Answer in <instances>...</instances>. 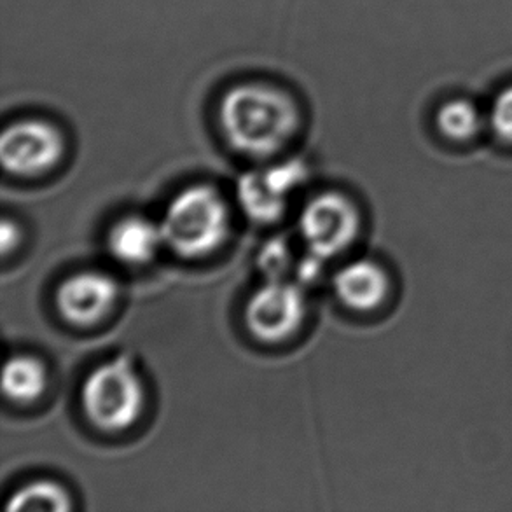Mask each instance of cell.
<instances>
[{
	"label": "cell",
	"mask_w": 512,
	"mask_h": 512,
	"mask_svg": "<svg viewBox=\"0 0 512 512\" xmlns=\"http://www.w3.org/2000/svg\"><path fill=\"white\" fill-rule=\"evenodd\" d=\"M69 509V493L55 481H34L14 492L7 502L9 512H65Z\"/></svg>",
	"instance_id": "obj_12"
},
{
	"label": "cell",
	"mask_w": 512,
	"mask_h": 512,
	"mask_svg": "<svg viewBox=\"0 0 512 512\" xmlns=\"http://www.w3.org/2000/svg\"><path fill=\"white\" fill-rule=\"evenodd\" d=\"M292 254L291 245L284 238H273L264 243L259 252V266L264 271L268 280H280L285 273L291 270Z\"/></svg>",
	"instance_id": "obj_15"
},
{
	"label": "cell",
	"mask_w": 512,
	"mask_h": 512,
	"mask_svg": "<svg viewBox=\"0 0 512 512\" xmlns=\"http://www.w3.org/2000/svg\"><path fill=\"white\" fill-rule=\"evenodd\" d=\"M62 132L46 119H20L0 137V161L7 173L32 177L55 167L62 158Z\"/></svg>",
	"instance_id": "obj_5"
},
{
	"label": "cell",
	"mask_w": 512,
	"mask_h": 512,
	"mask_svg": "<svg viewBox=\"0 0 512 512\" xmlns=\"http://www.w3.org/2000/svg\"><path fill=\"white\" fill-rule=\"evenodd\" d=\"M437 128L451 140H469L478 135L485 118L467 98H453L441 105L436 116Z\"/></svg>",
	"instance_id": "obj_13"
},
{
	"label": "cell",
	"mask_w": 512,
	"mask_h": 512,
	"mask_svg": "<svg viewBox=\"0 0 512 512\" xmlns=\"http://www.w3.org/2000/svg\"><path fill=\"white\" fill-rule=\"evenodd\" d=\"M390 291L387 273L371 259L343 266L334 277V292L348 308L369 312L385 301Z\"/></svg>",
	"instance_id": "obj_8"
},
{
	"label": "cell",
	"mask_w": 512,
	"mask_h": 512,
	"mask_svg": "<svg viewBox=\"0 0 512 512\" xmlns=\"http://www.w3.org/2000/svg\"><path fill=\"white\" fill-rule=\"evenodd\" d=\"M236 196L242 205L243 212L256 222L278 221L287 207V200L271 191L268 184L264 182L261 172L242 175L236 184Z\"/></svg>",
	"instance_id": "obj_11"
},
{
	"label": "cell",
	"mask_w": 512,
	"mask_h": 512,
	"mask_svg": "<svg viewBox=\"0 0 512 512\" xmlns=\"http://www.w3.org/2000/svg\"><path fill=\"white\" fill-rule=\"evenodd\" d=\"M118 292L116 280L107 273L83 271L63 280L56 292V306L70 324L93 326L111 312Z\"/></svg>",
	"instance_id": "obj_7"
},
{
	"label": "cell",
	"mask_w": 512,
	"mask_h": 512,
	"mask_svg": "<svg viewBox=\"0 0 512 512\" xmlns=\"http://www.w3.org/2000/svg\"><path fill=\"white\" fill-rule=\"evenodd\" d=\"M324 263H326V259H322V257L317 256V254L310 252V254L298 264L299 280L305 282V284L315 282V280L322 275V271H324Z\"/></svg>",
	"instance_id": "obj_17"
},
{
	"label": "cell",
	"mask_w": 512,
	"mask_h": 512,
	"mask_svg": "<svg viewBox=\"0 0 512 512\" xmlns=\"http://www.w3.org/2000/svg\"><path fill=\"white\" fill-rule=\"evenodd\" d=\"M360 215L340 193H324L306 203L299 215V235L308 252L322 259L338 256L359 235Z\"/></svg>",
	"instance_id": "obj_4"
},
{
	"label": "cell",
	"mask_w": 512,
	"mask_h": 512,
	"mask_svg": "<svg viewBox=\"0 0 512 512\" xmlns=\"http://www.w3.org/2000/svg\"><path fill=\"white\" fill-rule=\"evenodd\" d=\"M160 226L165 245L175 254L207 256L228 236V205L214 187H187L170 201Z\"/></svg>",
	"instance_id": "obj_2"
},
{
	"label": "cell",
	"mask_w": 512,
	"mask_h": 512,
	"mask_svg": "<svg viewBox=\"0 0 512 512\" xmlns=\"http://www.w3.org/2000/svg\"><path fill=\"white\" fill-rule=\"evenodd\" d=\"M299 119L291 93L263 81L231 86L219 104L224 139L238 153L256 158L280 153L298 132Z\"/></svg>",
	"instance_id": "obj_1"
},
{
	"label": "cell",
	"mask_w": 512,
	"mask_h": 512,
	"mask_svg": "<svg viewBox=\"0 0 512 512\" xmlns=\"http://www.w3.org/2000/svg\"><path fill=\"white\" fill-rule=\"evenodd\" d=\"M488 123L499 139L512 142V84L493 98Z\"/></svg>",
	"instance_id": "obj_16"
},
{
	"label": "cell",
	"mask_w": 512,
	"mask_h": 512,
	"mask_svg": "<svg viewBox=\"0 0 512 512\" xmlns=\"http://www.w3.org/2000/svg\"><path fill=\"white\" fill-rule=\"evenodd\" d=\"M306 313L305 292L301 285L268 280L245 306V324L257 340L277 343L298 331Z\"/></svg>",
	"instance_id": "obj_6"
},
{
	"label": "cell",
	"mask_w": 512,
	"mask_h": 512,
	"mask_svg": "<svg viewBox=\"0 0 512 512\" xmlns=\"http://www.w3.org/2000/svg\"><path fill=\"white\" fill-rule=\"evenodd\" d=\"M83 408L95 427L118 432L132 427L144 408V385L125 357L104 362L83 385Z\"/></svg>",
	"instance_id": "obj_3"
},
{
	"label": "cell",
	"mask_w": 512,
	"mask_h": 512,
	"mask_svg": "<svg viewBox=\"0 0 512 512\" xmlns=\"http://www.w3.org/2000/svg\"><path fill=\"white\" fill-rule=\"evenodd\" d=\"M261 173L271 191L284 200H287V196L308 179V167L303 160L282 161Z\"/></svg>",
	"instance_id": "obj_14"
},
{
	"label": "cell",
	"mask_w": 512,
	"mask_h": 512,
	"mask_svg": "<svg viewBox=\"0 0 512 512\" xmlns=\"http://www.w3.org/2000/svg\"><path fill=\"white\" fill-rule=\"evenodd\" d=\"M0 245H2V256H7L9 252H13L18 243H20V228L16 222L11 221L9 217L2 219V228H0Z\"/></svg>",
	"instance_id": "obj_18"
},
{
	"label": "cell",
	"mask_w": 512,
	"mask_h": 512,
	"mask_svg": "<svg viewBox=\"0 0 512 512\" xmlns=\"http://www.w3.org/2000/svg\"><path fill=\"white\" fill-rule=\"evenodd\" d=\"M48 373L41 360L16 355L7 360L2 373V390L11 401L32 402L44 392Z\"/></svg>",
	"instance_id": "obj_10"
},
{
	"label": "cell",
	"mask_w": 512,
	"mask_h": 512,
	"mask_svg": "<svg viewBox=\"0 0 512 512\" xmlns=\"http://www.w3.org/2000/svg\"><path fill=\"white\" fill-rule=\"evenodd\" d=\"M107 245L119 263L139 266L149 263L161 245H165V240L160 224L140 215H128L114 224Z\"/></svg>",
	"instance_id": "obj_9"
}]
</instances>
